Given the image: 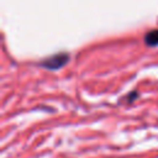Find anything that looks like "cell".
I'll return each instance as SVG.
<instances>
[{"label": "cell", "mask_w": 158, "mask_h": 158, "mask_svg": "<svg viewBox=\"0 0 158 158\" xmlns=\"http://www.w3.org/2000/svg\"><path fill=\"white\" fill-rule=\"evenodd\" d=\"M68 60H69V54L65 52H60V53H56V54L46 58L41 63V65L49 70H57V69L64 67L68 63Z\"/></svg>", "instance_id": "6da1fadb"}, {"label": "cell", "mask_w": 158, "mask_h": 158, "mask_svg": "<svg viewBox=\"0 0 158 158\" xmlns=\"http://www.w3.org/2000/svg\"><path fill=\"white\" fill-rule=\"evenodd\" d=\"M144 42L147 46H151V47L158 46V28L147 32L144 35Z\"/></svg>", "instance_id": "7a4b0ae2"}, {"label": "cell", "mask_w": 158, "mask_h": 158, "mask_svg": "<svg viewBox=\"0 0 158 158\" xmlns=\"http://www.w3.org/2000/svg\"><path fill=\"white\" fill-rule=\"evenodd\" d=\"M137 96H138L137 91H132V93H130V95H127V100L131 102V101H133V100H135Z\"/></svg>", "instance_id": "3957f363"}]
</instances>
